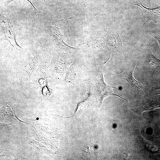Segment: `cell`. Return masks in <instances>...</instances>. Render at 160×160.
<instances>
[{
    "label": "cell",
    "mask_w": 160,
    "mask_h": 160,
    "mask_svg": "<svg viewBox=\"0 0 160 160\" xmlns=\"http://www.w3.org/2000/svg\"><path fill=\"white\" fill-rule=\"evenodd\" d=\"M15 0H5V2H4V4L5 6H7L8 4L12 1ZM28 1L31 5H32V7H33V9L34 10L35 12V11H38V10L36 9V8L35 7L33 6V4L31 2V0H27Z\"/></svg>",
    "instance_id": "obj_8"
},
{
    "label": "cell",
    "mask_w": 160,
    "mask_h": 160,
    "mask_svg": "<svg viewBox=\"0 0 160 160\" xmlns=\"http://www.w3.org/2000/svg\"><path fill=\"white\" fill-rule=\"evenodd\" d=\"M100 88L101 91V96L102 99L109 95H114L127 101L119 93L117 88L105 84L103 78H102L100 84Z\"/></svg>",
    "instance_id": "obj_4"
},
{
    "label": "cell",
    "mask_w": 160,
    "mask_h": 160,
    "mask_svg": "<svg viewBox=\"0 0 160 160\" xmlns=\"http://www.w3.org/2000/svg\"><path fill=\"white\" fill-rule=\"evenodd\" d=\"M148 33L156 40L160 47V31H151Z\"/></svg>",
    "instance_id": "obj_7"
},
{
    "label": "cell",
    "mask_w": 160,
    "mask_h": 160,
    "mask_svg": "<svg viewBox=\"0 0 160 160\" xmlns=\"http://www.w3.org/2000/svg\"><path fill=\"white\" fill-rule=\"evenodd\" d=\"M135 4L142 8V15L147 20H153L155 23L160 20V6L154 8L150 9L144 7L141 2Z\"/></svg>",
    "instance_id": "obj_3"
},
{
    "label": "cell",
    "mask_w": 160,
    "mask_h": 160,
    "mask_svg": "<svg viewBox=\"0 0 160 160\" xmlns=\"http://www.w3.org/2000/svg\"><path fill=\"white\" fill-rule=\"evenodd\" d=\"M0 24L1 39L8 41L14 48L22 49L16 42L15 27L10 20L7 17L1 15Z\"/></svg>",
    "instance_id": "obj_1"
},
{
    "label": "cell",
    "mask_w": 160,
    "mask_h": 160,
    "mask_svg": "<svg viewBox=\"0 0 160 160\" xmlns=\"http://www.w3.org/2000/svg\"><path fill=\"white\" fill-rule=\"evenodd\" d=\"M135 65L119 73L118 75L121 79H125L133 88L142 89L143 87L140 82L135 79L133 76V72Z\"/></svg>",
    "instance_id": "obj_2"
},
{
    "label": "cell",
    "mask_w": 160,
    "mask_h": 160,
    "mask_svg": "<svg viewBox=\"0 0 160 160\" xmlns=\"http://www.w3.org/2000/svg\"><path fill=\"white\" fill-rule=\"evenodd\" d=\"M38 3L42 5H44L46 3V1L45 0H35Z\"/></svg>",
    "instance_id": "obj_10"
},
{
    "label": "cell",
    "mask_w": 160,
    "mask_h": 160,
    "mask_svg": "<svg viewBox=\"0 0 160 160\" xmlns=\"http://www.w3.org/2000/svg\"><path fill=\"white\" fill-rule=\"evenodd\" d=\"M146 101L144 105V110H149L160 107V103L153 98H150Z\"/></svg>",
    "instance_id": "obj_6"
},
{
    "label": "cell",
    "mask_w": 160,
    "mask_h": 160,
    "mask_svg": "<svg viewBox=\"0 0 160 160\" xmlns=\"http://www.w3.org/2000/svg\"><path fill=\"white\" fill-rule=\"evenodd\" d=\"M151 92L153 95L160 94V87L158 88L153 89L151 91Z\"/></svg>",
    "instance_id": "obj_9"
},
{
    "label": "cell",
    "mask_w": 160,
    "mask_h": 160,
    "mask_svg": "<svg viewBox=\"0 0 160 160\" xmlns=\"http://www.w3.org/2000/svg\"><path fill=\"white\" fill-rule=\"evenodd\" d=\"M145 62L151 71L157 73L160 70V60L155 57L150 50L148 52Z\"/></svg>",
    "instance_id": "obj_5"
}]
</instances>
